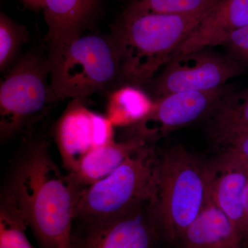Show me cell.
<instances>
[{
    "label": "cell",
    "mask_w": 248,
    "mask_h": 248,
    "mask_svg": "<svg viewBox=\"0 0 248 248\" xmlns=\"http://www.w3.org/2000/svg\"><path fill=\"white\" fill-rule=\"evenodd\" d=\"M28 138L13 161L1 199L24 218L40 248H72L81 188L70 173L62 172L46 139Z\"/></svg>",
    "instance_id": "obj_1"
},
{
    "label": "cell",
    "mask_w": 248,
    "mask_h": 248,
    "mask_svg": "<svg viewBox=\"0 0 248 248\" xmlns=\"http://www.w3.org/2000/svg\"><path fill=\"white\" fill-rule=\"evenodd\" d=\"M210 11L190 15L123 14L110 35L120 54L122 77L137 83L154 79Z\"/></svg>",
    "instance_id": "obj_2"
},
{
    "label": "cell",
    "mask_w": 248,
    "mask_h": 248,
    "mask_svg": "<svg viewBox=\"0 0 248 248\" xmlns=\"http://www.w3.org/2000/svg\"><path fill=\"white\" fill-rule=\"evenodd\" d=\"M209 202L205 162L182 146H173L159 156L150 202L159 238L181 241Z\"/></svg>",
    "instance_id": "obj_3"
},
{
    "label": "cell",
    "mask_w": 248,
    "mask_h": 248,
    "mask_svg": "<svg viewBox=\"0 0 248 248\" xmlns=\"http://www.w3.org/2000/svg\"><path fill=\"white\" fill-rule=\"evenodd\" d=\"M50 84L58 100L84 99L122 77L112 36L81 35L48 55Z\"/></svg>",
    "instance_id": "obj_4"
},
{
    "label": "cell",
    "mask_w": 248,
    "mask_h": 248,
    "mask_svg": "<svg viewBox=\"0 0 248 248\" xmlns=\"http://www.w3.org/2000/svg\"><path fill=\"white\" fill-rule=\"evenodd\" d=\"M48 55L29 50L6 72L0 86V138L31 133L58 101L50 84Z\"/></svg>",
    "instance_id": "obj_5"
},
{
    "label": "cell",
    "mask_w": 248,
    "mask_h": 248,
    "mask_svg": "<svg viewBox=\"0 0 248 248\" xmlns=\"http://www.w3.org/2000/svg\"><path fill=\"white\" fill-rule=\"evenodd\" d=\"M159 156L148 143L107 177L81 188L75 220L115 216L151 202Z\"/></svg>",
    "instance_id": "obj_6"
},
{
    "label": "cell",
    "mask_w": 248,
    "mask_h": 248,
    "mask_svg": "<svg viewBox=\"0 0 248 248\" xmlns=\"http://www.w3.org/2000/svg\"><path fill=\"white\" fill-rule=\"evenodd\" d=\"M244 66L230 55L202 49L172 58L149 82L155 99L172 93L211 91L241 75Z\"/></svg>",
    "instance_id": "obj_7"
},
{
    "label": "cell",
    "mask_w": 248,
    "mask_h": 248,
    "mask_svg": "<svg viewBox=\"0 0 248 248\" xmlns=\"http://www.w3.org/2000/svg\"><path fill=\"white\" fill-rule=\"evenodd\" d=\"M150 202L120 215L76 219L72 248H156Z\"/></svg>",
    "instance_id": "obj_8"
},
{
    "label": "cell",
    "mask_w": 248,
    "mask_h": 248,
    "mask_svg": "<svg viewBox=\"0 0 248 248\" xmlns=\"http://www.w3.org/2000/svg\"><path fill=\"white\" fill-rule=\"evenodd\" d=\"M231 89L225 86L206 91L172 93L154 100L151 110L138 123L126 128L127 138L146 143L208 117Z\"/></svg>",
    "instance_id": "obj_9"
},
{
    "label": "cell",
    "mask_w": 248,
    "mask_h": 248,
    "mask_svg": "<svg viewBox=\"0 0 248 248\" xmlns=\"http://www.w3.org/2000/svg\"><path fill=\"white\" fill-rule=\"evenodd\" d=\"M54 132L62 164L69 172L89 152L115 141V125L107 116L88 108L82 99H72Z\"/></svg>",
    "instance_id": "obj_10"
},
{
    "label": "cell",
    "mask_w": 248,
    "mask_h": 248,
    "mask_svg": "<svg viewBox=\"0 0 248 248\" xmlns=\"http://www.w3.org/2000/svg\"><path fill=\"white\" fill-rule=\"evenodd\" d=\"M210 201L244 235L243 196L248 183V161L230 148L205 162Z\"/></svg>",
    "instance_id": "obj_11"
},
{
    "label": "cell",
    "mask_w": 248,
    "mask_h": 248,
    "mask_svg": "<svg viewBox=\"0 0 248 248\" xmlns=\"http://www.w3.org/2000/svg\"><path fill=\"white\" fill-rule=\"evenodd\" d=\"M247 25L248 0H221L202 19L172 58L221 45L230 34Z\"/></svg>",
    "instance_id": "obj_12"
},
{
    "label": "cell",
    "mask_w": 248,
    "mask_h": 248,
    "mask_svg": "<svg viewBox=\"0 0 248 248\" xmlns=\"http://www.w3.org/2000/svg\"><path fill=\"white\" fill-rule=\"evenodd\" d=\"M99 2L100 0H44L48 53L82 35Z\"/></svg>",
    "instance_id": "obj_13"
},
{
    "label": "cell",
    "mask_w": 248,
    "mask_h": 248,
    "mask_svg": "<svg viewBox=\"0 0 248 248\" xmlns=\"http://www.w3.org/2000/svg\"><path fill=\"white\" fill-rule=\"evenodd\" d=\"M180 242L184 248H243V236L229 217L210 201Z\"/></svg>",
    "instance_id": "obj_14"
},
{
    "label": "cell",
    "mask_w": 248,
    "mask_h": 248,
    "mask_svg": "<svg viewBox=\"0 0 248 248\" xmlns=\"http://www.w3.org/2000/svg\"><path fill=\"white\" fill-rule=\"evenodd\" d=\"M148 144L138 138L125 139L94 148L79 161L71 174L81 188L107 177L134 153Z\"/></svg>",
    "instance_id": "obj_15"
},
{
    "label": "cell",
    "mask_w": 248,
    "mask_h": 248,
    "mask_svg": "<svg viewBox=\"0 0 248 248\" xmlns=\"http://www.w3.org/2000/svg\"><path fill=\"white\" fill-rule=\"evenodd\" d=\"M207 118L209 137L223 148L248 131V88L228 91Z\"/></svg>",
    "instance_id": "obj_16"
},
{
    "label": "cell",
    "mask_w": 248,
    "mask_h": 248,
    "mask_svg": "<svg viewBox=\"0 0 248 248\" xmlns=\"http://www.w3.org/2000/svg\"><path fill=\"white\" fill-rule=\"evenodd\" d=\"M153 104L154 100L140 88L123 86L109 95L106 116L115 127L128 128L143 120Z\"/></svg>",
    "instance_id": "obj_17"
},
{
    "label": "cell",
    "mask_w": 248,
    "mask_h": 248,
    "mask_svg": "<svg viewBox=\"0 0 248 248\" xmlns=\"http://www.w3.org/2000/svg\"><path fill=\"white\" fill-rule=\"evenodd\" d=\"M221 0H133L124 15H190L208 12Z\"/></svg>",
    "instance_id": "obj_18"
},
{
    "label": "cell",
    "mask_w": 248,
    "mask_h": 248,
    "mask_svg": "<svg viewBox=\"0 0 248 248\" xmlns=\"http://www.w3.org/2000/svg\"><path fill=\"white\" fill-rule=\"evenodd\" d=\"M27 27L3 13L0 16V71H9L19 60L21 49L29 42Z\"/></svg>",
    "instance_id": "obj_19"
},
{
    "label": "cell",
    "mask_w": 248,
    "mask_h": 248,
    "mask_svg": "<svg viewBox=\"0 0 248 248\" xmlns=\"http://www.w3.org/2000/svg\"><path fill=\"white\" fill-rule=\"evenodd\" d=\"M24 218L6 201L0 205V248H36L28 239Z\"/></svg>",
    "instance_id": "obj_20"
},
{
    "label": "cell",
    "mask_w": 248,
    "mask_h": 248,
    "mask_svg": "<svg viewBox=\"0 0 248 248\" xmlns=\"http://www.w3.org/2000/svg\"><path fill=\"white\" fill-rule=\"evenodd\" d=\"M221 46L226 47L230 56L244 65L248 63V25L230 34Z\"/></svg>",
    "instance_id": "obj_21"
},
{
    "label": "cell",
    "mask_w": 248,
    "mask_h": 248,
    "mask_svg": "<svg viewBox=\"0 0 248 248\" xmlns=\"http://www.w3.org/2000/svg\"><path fill=\"white\" fill-rule=\"evenodd\" d=\"M223 148H230L236 152L248 161V130L235 138Z\"/></svg>",
    "instance_id": "obj_22"
},
{
    "label": "cell",
    "mask_w": 248,
    "mask_h": 248,
    "mask_svg": "<svg viewBox=\"0 0 248 248\" xmlns=\"http://www.w3.org/2000/svg\"><path fill=\"white\" fill-rule=\"evenodd\" d=\"M243 210H244L245 235L248 233V183L243 196Z\"/></svg>",
    "instance_id": "obj_23"
},
{
    "label": "cell",
    "mask_w": 248,
    "mask_h": 248,
    "mask_svg": "<svg viewBox=\"0 0 248 248\" xmlns=\"http://www.w3.org/2000/svg\"><path fill=\"white\" fill-rule=\"evenodd\" d=\"M22 1L29 9L36 11L43 9L44 0H22Z\"/></svg>",
    "instance_id": "obj_24"
},
{
    "label": "cell",
    "mask_w": 248,
    "mask_h": 248,
    "mask_svg": "<svg viewBox=\"0 0 248 248\" xmlns=\"http://www.w3.org/2000/svg\"><path fill=\"white\" fill-rule=\"evenodd\" d=\"M243 248H248V233L243 237Z\"/></svg>",
    "instance_id": "obj_25"
}]
</instances>
